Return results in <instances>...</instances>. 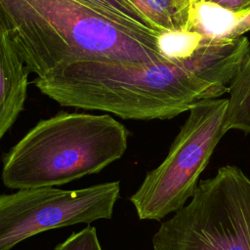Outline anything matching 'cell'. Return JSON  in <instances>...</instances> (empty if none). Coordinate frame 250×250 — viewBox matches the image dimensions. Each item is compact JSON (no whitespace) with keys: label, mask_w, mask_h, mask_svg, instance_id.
<instances>
[{"label":"cell","mask_w":250,"mask_h":250,"mask_svg":"<svg viewBox=\"0 0 250 250\" xmlns=\"http://www.w3.org/2000/svg\"><path fill=\"white\" fill-rule=\"evenodd\" d=\"M0 25L36 77L81 61L167 58L161 33L84 0H0Z\"/></svg>","instance_id":"cell-1"},{"label":"cell","mask_w":250,"mask_h":250,"mask_svg":"<svg viewBox=\"0 0 250 250\" xmlns=\"http://www.w3.org/2000/svg\"><path fill=\"white\" fill-rule=\"evenodd\" d=\"M33 84L62 106L128 120L172 119L201 100L219 98L170 58L153 62L81 61L36 77Z\"/></svg>","instance_id":"cell-2"},{"label":"cell","mask_w":250,"mask_h":250,"mask_svg":"<svg viewBox=\"0 0 250 250\" xmlns=\"http://www.w3.org/2000/svg\"><path fill=\"white\" fill-rule=\"evenodd\" d=\"M130 132L109 114L60 111L40 120L2 155L11 189L62 186L97 174L125 153Z\"/></svg>","instance_id":"cell-3"},{"label":"cell","mask_w":250,"mask_h":250,"mask_svg":"<svg viewBox=\"0 0 250 250\" xmlns=\"http://www.w3.org/2000/svg\"><path fill=\"white\" fill-rule=\"evenodd\" d=\"M152 250H250V178L225 165L152 236Z\"/></svg>","instance_id":"cell-4"},{"label":"cell","mask_w":250,"mask_h":250,"mask_svg":"<svg viewBox=\"0 0 250 250\" xmlns=\"http://www.w3.org/2000/svg\"><path fill=\"white\" fill-rule=\"evenodd\" d=\"M227 104L228 99H206L189 108L165 159L146 173L130 197L139 219L160 221L183 208L193 196L199 176L227 133Z\"/></svg>","instance_id":"cell-5"},{"label":"cell","mask_w":250,"mask_h":250,"mask_svg":"<svg viewBox=\"0 0 250 250\" xmlns=\"http://www.w3.org/2000/svg\"><path fill=\"white\" fill-rule=\"evenodd\" d=\"M119 181L79 189L42 187L0 195V250H10L40 232L111 219Z\"/></svg>","instance_id":"cell-6"},{"label":"cell","mask_w":250,"mask_h":250,"mask_svg":"<svg viewBox=\"0 0 250 250\" xmlns=\"http://www.w3.org/2000/svg\"><path fill=\"white\" fill-rule=\"evenodd\" d=\"M160 46L167 58L219 98L229 92L230 82L250 56V42L244 35L208 37L188 30L172 31L161 34Z\"/></svg>","instance_id":"cell-7"},{"label":"cell","mask_w":250,"mask_h":250,"mask_svg":"<svg viewBox=\"0 0 250 250\" xmlns=\"http://www.w3.org/2000/svg\"><path fill=\"white\" fill-rule=\"evenodd\" d=\"M29 70L0 25V141L24 108Z\"/></svg>","instance_id":"cell-8"},{"label":"cell","mask_w":250,"mask_h":250,"mask_svg":"<svg viewBox=\"0 0 250 250\" xmlns=\"http://www.w3.org/2000/svg\"><path fill=\"white\" fill-rule=\"evenodd\" d=\"M153 30L163 34L186 30L191 0H125Z\"/></svg>","instance_id":"cell-9"},{"label":"cell","mask_w":250,"mask_h":250,"mask_svg":"<svg viewBox=\"0 0 250 250\" xmlns=\"http://www.w3.org/2000/svg\"><path fill=\"white\" fill-rule=\"evenodd\" d=\"M229 94L224 120L226 131L250 134V56L230 82Z\"/></svg>","instance_id":"cell-10"},{"label":"cell","mask_w":250,"mask_h":250,"mask_svg":"<svg viewBox=\"0 0 250 250\" xmlns=\"http://www.w3.org/2000/svg\"><path fill=\"white\" fill-rule=\"evenodd\" d=\"M235 22V13L202 0L191 3L188 31L208 37H229Z\"/></svg>","instance_id":"cell-11"},{"label":"cell","mask_w":250,"mask_h":250,"mask_svg":"<svg viewBox=\"0 0 250 250\" xmlns=\"http://www.w3.org/2000/svg\"><path fill=\"white\" fill-rule=\"evenodd\" d=\"M55 250H103L97 230L88 226L83 229L73 232L64 241L59 243Z\"/></svg>","instance_id":"cell-12"},{"label":"cell","mask_w":250,"mask_h":250,"mask_svg":"<svg viewBox=\"0 0 250 250\" xmlns=\"http://www.w3.org/2000/svg\"><path fill=\"white\" fill-rule=\"evenodd\" d=\"M95 7L112 14L120 19L149 27L141 15L125 0H84ZM150 28V27H149Z\"/></svg>","instance_id":"cell-13"},{"label":"cell","mask_w":250,"mask_h":250,"mask_svg":"<svg viewBox=\"0 0 250 250\" xmlns=\"http://www.w3.org/2000/svg\"><path fill=\"white\" fill-rule=\"evenodd\" d=\"M249 30H250V9L244 12L235 13V22L229 37H236V36L244 35V33H246Z\"/></svg>","instance_id":"cell-14"},{"label":"cell","mask_w":250,"mask_h":250,"mask_svg":"<svg viewBox=\"0 0 250 250\" xmlns=\"http://www.w3.org/2000/svg\"><path fill=\"white\" fill-rule=\"evenodd\" d=\"M202 1L215 3L234 13H240L250 9V0H202Z\"/></svg>","instance_id":"cell-15"},{"label":"cell","mask_w":250,"mask_h":250,"mask_svg":"<svg viewBox=\"0 0 250 250\" xmlns=\"http://www.w3.org/2000/svg\"><path fill=\"white\" fill-rule=\"evenodd\" d=\"M191 1H192V2H193V1H196V0H191Z\"/></svg>","instance_id":"cell-16"}]
</instances>
